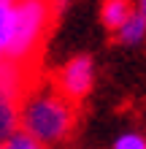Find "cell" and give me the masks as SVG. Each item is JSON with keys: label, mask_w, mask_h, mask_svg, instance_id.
<instances>
[{"label": "cell", "mask_w": 146, "mask_h": 149, "mask_svg": "<svg viewBox=\"0 0 146 149\" xmlns=\"http://www.w3.org/2000/svg\"><path fill=\"white\" fill-rule=\"evenodd\" d=\"M111 149H146V136L141 130H125L114 138Z\"/></svg>", "instance_id": "cell-7"}, {"label": "cell", "mask_w": 146, "mask_h": 149, "mask_svg": "<svg viewBox=\"0 0 146 149\" xmlns=\"http://www.w3.org/2000/svg\"><path fill=\"white\" fill-rule=\"evenodd\" d=\"M114 36H116V41L122 43V46H141L146 41V14H141L138 8H135L133 16L114 33Z\"/></svg>", "instance_id": "cell-6"}, {"label": "cell", "mask_w": 146, "mask_h": 149, "mask_svg": "<svg viewBox=\"0 0 146 149\" xmlns=\"http://www.w3.org/2000/svg\"><path fill=\"white\" fill-rule=\"evenodd\" d=\"M0 149H6V141H0Z\"/></svg>", "instance_id": "cell-10"}, {"label": "cell", "mask_w": 146, "mask_h": 149, "mask_svg": "<svg viewBox=\"0 0 146 149\" xmlns=\"http://www.w3.org/2000/svg\"><path fill=\"white\" fill-rule=\"evenodd\" d=\"M135 8H138L141 14H146V0H138V3H135Z\"/></svg>", "instance_id": "cell-9"}, {"label": "cell", "mask_w": 146, "mask_h": 149, "mask_svg": "<svg viewBox=\"0 0 146 149\" xmlns=\"http://www.w3.org/2000/svg\"><path fill=\"white\" fill-rule=\"evenodd\" d=\"M133 11H135L133 0H103V6H100V22H103L106 30L116 33L133 16Z\"/></svg>", "instance_id": "cell-5"}, {"label": "cell", "mask_w": 146, "mask_h": 149, "mask_svg": "<svg viewBox=\"0 0 146 149\" xmlns=\"http://www.w3.org/2000/svg\"><path fill=\"white\" fill-rule=\"evenodd\" d=\"M57 8V0H14V22L11 38L6 46V60L30 65L35 60L41 43L46 38L51 14Z\"/></svg>", "instance_id": "cell-2"}, {"label": "cell", "mask_w": 146, "mask_h": 149, "mask_svg": "<svg viewBox=\"0 0 146 149\" xmlns=\"http://www.w3.org/2000/svg\"><path fill=\"white\" fill-rule=\"evenodd\" d=\"M6 149H46V144H41L38 138H33L30 133H24L19 127L14 136L6 138Z\"/></svg>", "instance_id": "cell-8"}, {"label": "cell", "mask_w": 146, "mask_h": 149, "mask_svg": "<svg viewBox=\"0 0 146 149\" xmlns=\"http://www.w3.org/2000/svg\"><path fill=\"white\" fill-rule=\"evenodd\" d=\"M54 87L73 103H81L95 87V60L89 54H76L57 71Z\"/></svg>", "instance_id": "cell-3"}, {"label": "cell", "mask_w": 146, "mask_h": 149, "mask_svg": "<svg viewBox=\"0 0 146 149\" xmlns=\"http://www.w3.org/2000/svg\"><path fill=\"white\" fill-rule=\"evenodd\" d=\"M24 95L0 87V141H6L8 136H14L19 130V106Z\"/></svg>", "instance_id": "cell-4"}, {"label": "cell", "mask_w": 146, "mask_h": 149, "mask_svg": "<svg viewBox=\"0 0 146 149\" xmlns=\"http://www.w3.org/2000/svg\"><path fill=\"white\" fill-rule=\"evenodd\" d=\"M0 3H3V0H0ZM6 3H14V0H6Z\"/></svg>", "instance_id": "cell-11"}, {"label": "cell", "mask_w": 146, "mask_h": 149, "mask_svg": "<svg viewBox=\"0 0 146 149\" xmlns=\"http://www.w3.org/2000/svg\"><path fill=\"white\" fill-rule=\"evenodd\" d=\"M19 127L46 146L62 144L76 127V103L54 84H30L19 106Z\"/></svg>", "instance_id": "cell-1"}]
</instances>
